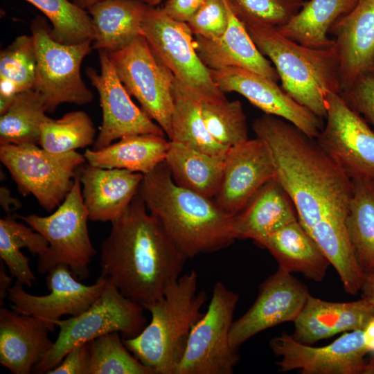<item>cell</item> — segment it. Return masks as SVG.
<instances>
[{
  "mask_svg": "<svg viewBox=\"0 0 374 374\" xmlns=\"http://www.w3.org/2000/svg\"><path fill=\"white\" fill-rule=\"evenodd\" d=\"M144 310L123 296L108 279L104 291L89 308L78 316L55 322L60 328L57 337L33 371L47 373L73 348L102 335L117 332L124 338L136 336L146 326Z\"/></svg>",
  "mask_w": 374,
  "mask_h": 374,
  "instance_id": "obj_6",
  "label": "cell"
},
{
  "mask_svg": "<svg viewBox=\"0 0 374 374\" xmlns=\"http://www.w3.org/2000/svg\"><path fill=\"white\" fill-rule=\"evenodd\" d=\"M272 179L275 168L267 145L258 137L249 139L228 149L221 184L213 199L224 211L235 215Z\"/></svg>",
  "mask_w": 374,
  "mask_h": 374,
  "instance_id": "obj_19",
  "label": "cell"
},
{
  "mask_svg": "<svg viewBox=\"0 0 374 374\" xmlns=\"http://www.w3.org/2000/svg\"><path fill=\"white\" fill-rule=\"evenodd\" d=\"M360 292L374 305V272L364 274Z\"/></svg>",
  "mask_w": 374,
  "mask_h": 374,
  "instance_id": "obj_47",
  "label": "cell"
},
{
  "mask_svg": "<svg viewBox=\"0 0 374 374\" xmlns=\"http://www.w3.org/2000/svg\"><path fill=\"white\" fill-rule=\"evenodd\" d=\"M209 70L213 80L224 93L242 95L265 114L291 123L311 138L317 139L323 129V119L295 101L277 82L242 68Z\"/></svg>",
  "mask_w": 374,
  "mask_h": 374,
  "instance_id": "obj_17",
  "label": "cell"
},
{
  "mask_svg": "<svg viewBox=\"0 0 374 374\" xmlns=\"http://www.w3.org/2000/svg\"><path fill=\"white\" fill-rule=\"evenodd\" d=\"M141 35L175 80L200 101L226 98L213 80L209 69L198 56L193 34L187 23L169 17L161 8L150 7Z\"/></svg>",
  "mask_w": 374,
  "mask_h": 374,
  "instance_id": "obj_11",
  "label": "cell"
},
{
  "mask_svg": "<svg viewBox=\"0 0 374 374\" xmlns=\"http://www.w3.org/2000/svg\"><path fill=\"white\" fill-rule=\"evenodd\" d=\"M139 193L186 260L236 240L233 215L213 199L177 185L164 161L143 175Z\"/></svg>",
  "mask_w": 374,
  "mask_h": 374,
  "instance_id": "obj_3",
  "label": "cell"
},
{
  "mask_svg": "<svg viewBox=\"0 0 374 374\" xmlns=\"http://www.w3.org/2000/svg\"><path fill=\"white\" fill-rule=\"evenodd\" d=\"M238 19L247 26L278 28L304 4L302 0H226Z\"/></svg>",
  "mask_w": 374,
  "mask_h": 374,
  "instance_id": "obj_41",
  "label": "cell"
},
{
  "mask_svg": "<svg viewBox=\"0 0 374 374\" xmlns=\"http://www.w3.org/2000/svg\"><path fill=\"white\" fill-rule=\"evenodd\" d=\"M75 5L79 8L86 10L91 7L92 6L101 2L105 0H70Z\"/></svg>",
  "mask_w": 374,
  "mask_h": 374,
  "instance_id": "obj_50",
  "label": "cell"
},
{
  "mask_svg": "<svg viewBox=\"0 0 374 374\" xmlns=\"http://www.w3.org/2000/svg\"><path fill=\"white\" fill-rule=\"evenodd\" d=\"M100 72L87 68L86 74L99 94L103 112L100 132L94 150L110 145L114 140L136 134L165 136L162 128L132 101L120 80L108 52L99 51Z\"/></svg>",
  "mask_w": 374,
  "mask_h": 374,
  "instance_id": "obj_15",
  "label": "cell"
},
{
  "mask_svg": "<svg viewBox=\"0 0 374 374\" xmlns=\"http://www.w3.org/2000/svg\"><path fill=\"white\" fill-rule=\"evenodd\" d=\"M359 0H310L285 24L277 28L283 36L313 48L335 45L328 34L335 23Z\"/></svg>",
  "mask_w": 374,
  "mask_h": 374,
  "instance_id": "obj_29",
  "label": "cell"
},
{
  "mask_svg": "<svg viewBox=\"0 0 374 374\" xmlns=\"http://www.w3.org/2000/svg\"><path fill=\"white\" fill-rule=\"evenodd\" d=\"M340 95L353 110L360 114L374 130V73L358 78Z\"/></svg>",
  "mask_w": 374,
  "mask_h": 374,
  "instance_id": "obj_43",
  "label": "cell"
},
{
  "mask_svg": "<svg viewBox=\"0 0 374 374\" xmlns=\"http://www.w3.org/2000/svg\"><path fill=\"white\" fill-rule=\"evenodd\" d=\"M54 323L14 310H0V363L14 374H29L53 342Z\"/></svg>",
  "mask_w": 374,
  "mask_h": 374,
  "instance_id": "obj_21",
  "label": "cell"
},
{
  "mask_svg": "<svg viewBox=\"0 0 374 374\" xmlns=\"http://www.w3.org/2000/svg\"><path fill=\"white\" fill-rule=\"evenodd\" d=\"M10 196V191L5 186L1 188V204L6 212H9L10 206L15 205L19 207V204Z\"/></svg>",
  "mask_w": 374,
  "mask_h": 374,
  "instance_id": "obj_49",
  "label": "cell"
},
{
  "mask_svg": "<svg viewBox=\"0 0 374 374\" xmlns=\"http://www.w3.org/2000/svg\"><path fill=\"white\" fill-rule=\"evenodd\" d=\"M206 299L204 291L197 292L195 271L181 275L145 308L150 322L136 336L123 339L125 345L153 374H174Z\"/></svg>",
  "mask_w": 374,
  "mask_h": 374,
  "instance_id": "obj_4",
  "label": "cell"
},
{
  "mask_svg": "<svg viewBox=\"0 0 374 374\" xmlns=\"http://www.w3.org/2000/svg\"><path fill=\"white\" fill-rule=\"evenodd\" d=\"M310 293L292 273L278 267L259 287L256 300L237 321L230 332L236 349L256 334L282 323L294 321Z\"/></svg>",
  "mask_w": 374,
  "mask_h": 374,
  "instance_id": "obj_18",
  "label": "cell"
},
{
  "mask_svg": "<svg viewBox=\"0 0 374 374\" xmlns=\"http://www.w3.org/2000/svg\"><path fill=\"white\" fill-rule=\"evenodd\" d=\"M0 160L24 195H33L41 206L51 211L71 190L86 159L75 151L51 152L36 144L0 143Z\"/></svg>",
  "mask_w": 374,
  "mask_h": 374,
  "instance_id": "obj_9",
  "label": "cell"
},
{
  "mask_svg": "<svg viewBox=\"0 0 374 374\" xmlns=\"http://www.w3.org/2000/svg\"><path fill=\"white\" fill-rule=\"evenodd\" d=\"M337 271L344 289L351 295L361 290L364 273L355 256L346 222H326L310 233Z\"/></svg>",
  "mask_w": 374,
  "mask_h": 374,
  "instance_id": "obj_35",
  "label": "cell"
},
{
  "mask_svg": "<svg viewBox=\"0 0 374 374\" xmlns=\"http://www.w3.org/2000/svg\"><path fill=\"white\" fill-rule=\"evenodd\" d=\"M206 0H167L161 10L169 17L187 23Z\"/></svg>",
  "mask_w": 374,
  "mask_h": 374,
  "instance_id": "obj_45",
  "label": "cell"
},
{
  "mask_svg": "<svg viewBox=\"0 0 374 374\" xmlns=\"http://www.w3.org/2000/svg\"><path fill=\"white\" fill-rule=\"evenodd\" d=\"M225 1L228 12L227 28L218 39L195 36V46L198 56L209 69L242 68L278 82L279 76L275 67L258 50L244 24Z\"/></svg>",
  "mask_w": 374,
  "mask_h": 374,
  "instance_id": "obj_24",
  "label": "cell"
},
{
  "mask_svg": "<svg viewBox=\"0 0 374 374\" xmlns=\"http://www.w3.org/2000/svg\"><path fill=\"white\" fill-rule=\"evenodd\" d=\"M296 220L298 217L292 202L276 179H272L233 215V231L236 239H251L258 243Z\"/></svg>",
  "mask_w": 374,
  "mask_h": 374,
  "instance_id": "obj_25",
  "label": "cell"
},
{
  "mask_svg": "<svg viewBox=\"0 0 374 374\" xmlns=\"http://www.w3.org/2000/svg\"><path fill=\"white\" fill-rule=\"evenodd\" d=\"M164 162L177 185L214 199L222 178L224 159L170 141Z\"/></svg>",
  "mask_w": 374,
  "mask_h": 374,
  "instance_id": "obj_30",
  "label": "cell"
},
{
  "mask_svg": "<svg viewBox=\"0 0 374 374\" xmlns=\"http://www.w3.org/2000/svg\"><path fill=\"white\" fill-rule=\"evenodd\" d=\"M353 184L346 229L362 271L373 273L374 183L366 179H353Z\"/></svg>",
  "mask_w": 374,
  "mask_h": 374,
  "instance_id": "obj_32",
  "label": "cell"
},
{
  "mask_svg": "<svg viewBox=\"0 0 374 374\" xmlns=\"http://www.w3.org/2000/svg\"><path fill=\"white\" fill-rule=\"evenodd\" d=\"M170 140L165 136L136 134L124 136L100 150L87 149V163L103 168H121L145 175L164 161Z\"/></svg>",
  "mask_w": 374,
  "mask_h": 374,
  "instance_id": "obj_28",
  "label": "cell"
},
{
  "mask_svg": "<svg viewBox=\"0 0 374 374\" xmlns=\"http://www.w3.org/2000/svg\"><path fill=\"white\" fill-rule=\"evenodd\" d=\"M200 106L204 123L219 143L230 148L249 139L247 118L240 100H203Z\"/></svg>",
  "mask_w": 374,
  "mask_h": 374,
  "instance_id": "obj_39",
  "label": "cell"
},
{
  "mask_svg": "<svg viewBox=\"0 0 374 374\" xmlns=\"http://www.w3.org/2000/svg\"><path fill=\"white\" fill-rule=\"evenodd\" d=\"M150 7L141 0H105L88 8L94 30L93 47L109 53L127 46L141 35Z\"/></svg>",
  "mask_w": 374,
  "mask_h": 374,
  "instance_id": "obj_27",
  "label": "cell"
},
{
  "mask_svg": "<svg viewBox=\"0 0 374 374\" xmlns=\"http://www.w3.org/2000/svg\"><path fill=\"white\" fill-rule=\"evenodd\" d=\"M114 332L89 341L88 374H153L130 350Z\"/></svg>",
  "mask_w": 374,
  "mask_h": 374,
  "instance_id": "obj_40",
  "label": "cell"
},
{
  "mask_svg": "<svg viewBox=\"0 0 374 374\" xmlns=\"http://www.w3.org/2000/svg\"><path fill=\"white\" fill-rule=\"evenodd\" d=\"M325 118L316 139L320 146L352 180L374 183V130L337 93L327 97Z\"/></svg>",
  "mask_w": 374,
  "mask_h": 374,
  "instance_id": "obj_14",
  "label": "cell"
},
{
  "mask_svg": "<svg viewBox=\"0 0 374 374\" xmlns=\"http://www.w3.org/2000/svg\"><path fill=\"white\" fill-rule=\"evenodd\" d=\"M50 21L53 38L60 43L76 44L93 42L94 30L90 15L70 0H26Z\"/></svg>",
  "mask_w": 374,
  "mask_h": 374,
  "instance_id": "obj_37",
  "label": "cell"
},
{
  "mask_svg": "<svg viewBox=\"0 0 374 374\" xmlns=\"http://www.w3.org/2000/svg\"><path fill=\"white\" fill-rule=\"evenodd\" d=\"M246 28L258 50L275 67L284 91L325 118L328 96L341 91L335 46L310 48L283 36L276 28Z\"/></svg>",
  "mask_w": 374,
  "mask_h": 374,
  "instance_id": "obj_5",
  "label": "cell"
},
{
  "mask_svg": "<svg viewBox=\"0 0 374 374\" xmlns=\"http://www.w3.org/2000/svg\"><path fill=\"white\" fill-rule=\"evenodd\" d=\"M51 29L42 17L32 21L37 60L33 89L42 96L47 112H53L65 103L78 105L91 103L93 94L81 77L80 66L91 50V42L60 43L53 38Z\"/></svg>",
  "mask_w": 374,
  "mask_h": 374,
  "instance_id": "obj_10",
  "label": "cell"
},
{
  "mask_svg": "<svg viewBox=\"0 0 374 374\" xmlns=\"http://www.w3.org/2000/svg\"><path fill=\"white\" fill-rule=\"evenodd\" d=\"M89 220L110 222L120 217L139 192L143 175L89 163L78 171Z\"/></svg>",
  "mask_w": 374,
  "mask_h": 374,
  "instance_id": "obj_22",
  "label": "cell"
},
{
  "mask_svg": "<svg viewBox=\"0 0 374 374\" xmlns=\"http://www.w3.org/2000/svg\"><path fill=\"white\" fill-rule=\"evenodd\" d=\"M141 1L151 7H154L159 5L163 0H141Z\"/></svg>",
  "mask_w": 374,
  "mask_h": 374,
  "instance_id": "obj_51",
  "label": "cell"
},
{
  "mask_svg": "<svg viewBox=\"0 0 374 374\" xmlns=\"http://www.w3.org/2000/svg\"><path fill=\"white\" fill-rule=\"evenodd\" d=\"M107 281L108 278L100 276L94 284L84 285L67 265L59 264L46 276L48 294H31L16 281L9 290L8 299L12 310L55 324L62 316L76 317L89 308L101 295Z\"/></svg>",
  "mask_w": 374,
  "mask_h": 374,
  "instance_id": "obj_16",
  "label": "cell"
},
{
  "mask_svg": "<svg viewBox=\"0 0 374 374\" xmlns=\"http://www.w3.org/2000/svg\"><path fill=\"white\" fill-rule=\"evenodd\" d=\"M26 247L32 255H44L48 247L45 238L32 227L17 222L8 213L0 220V257L10 274L24 285L32 287L35 275L29 266V258L21 249Z\"/></svg>",
  "mask_w": 374,
  "mask_h": 374,
  "instance_id": "obj_34",
  "label": "cell"
},
{
  "mask_svg": "<svg viewBox=\"0 0 374 374\" xmlns=\"http://www.w3.org/2000/svg\"><path fill=\"white\" fill-rule=\"evenodd\" d=\"M80 185L77 172L71 190L50 215L17 216L43 235L48 243L46 253L39 257V274L48 273L57 265L64 264L78 280H84L89 276V266L96 250L89 235V216Z\"/></svg>",
  "mask_w": 374,
  "mask_h": 374,
  "instance_id": "obj_7",
  "label": "cell"
},
{
  "mask_svg": "<svg viewBox=\"0 0 374 374\" xmlns=\"http://www.w3.org/2000/svg\"><path fill=\"white\" fill-rule=\"evenodd\" d=\"M269 346L280 358L282 372L298 370L303 374H371L374 364L366 359L371 353L364 344L363 330L345 332L330 344L313 347L283 333L271 338Z\"/></svg>",
  "mask_w": 374,
  "mask_h": 374,
  "instance_id": "obj_13",
  "label": "cell"
},
{
  "mask_svg": "<svg viewBox=\"0 0 374 374\" xmlns=\"http://www.w3.org/2000/svg\"><path fill=\"white\" fill-rule=\"evenodd\" d=\"M257 244L267 249L279 267L321 281L330 265L321 249L299 220L269 234Z\"/></svg>",
  "mask_w": 374,
  "mask_h": 374,
  "instance_id": "obj_26",
  "label": "cell"
},
{
  "mask_svg": "<svg viewBox=\"0 0 374 374\" xmlns=\"http://www.w3.org/2000/svg\"><path fill=\"white\" fill-rule=\"evenodd\" d=\"M192 33L206 39L220 38L228 25L225 0H206L187 22Z\"/></svg>",
  "mask_w": 374,
  "mask_h": 374,
  "instance_id": "obj_42",
  "label": "cell"
},
{
  "mask_svg": "<svg viewBox=\"0 0 374 374\" xmlns=\"http://www.w3.org/2000/svg\"><path fill=\"white\" fill-rule=\"evenodd\" d=\"M37 60L33 35H21L0 53V115L19 93L33 89Z\"/></svg>",
  "mask_w": 374,
  "mask_h": 374,
  "instance_id": "obj_33",
  "label": "cell"
},
{
  "mask_svg": "<svg viewBox=\"0 0 374 374\" xmlns=\"http://www.w3.org/2000/svg\"><path fill=\"white\" fill-rule=\"evenodd\" d=\"M330 33L334 35L342 91L360 77L374 73V0H359Z\"/></svg>",
  "mask_w": 374,
  "mask_h": 374,
  "instance_id": "obj_20",
  "label": "cell"
},
{
  "mask_svg": "<svg viewBox=\"0 0 374 374\" xmlns=\"http://www.w3.org/2000/svg\"><path fill=\"white\" fill-rule=\"evenodd\" d=\"M100 244V276L144 308L161 299L186 260L139 192Z\"/></svg>",
  "mask_w": 374,
  "mask_h": 374,
  "instance_id": "obj_2",
  "label": "cell"
},
{
  "mask_svg": "<svg viewBox=\"0 0 374 374\" xmlns=\"http://www.w3.org/2000/svg\"><path fill=\"white\" fill-rule=\"evenodd\" d=\"M256 136L267 145L275 179L309 233L324 222H346L353 180L317 140L291 123L265 114L252 124Z\"/></svg>",
  "mask_w": 374,
  "mask_h": 374,
  "instance_id": "obj_1",
  "label": "cell"
},
{
  "mask_svg": "<svg viewBox=\"0 0 374 374\" xmlns=\"http://www.w3.org/2000/svg\"><path fill=\"white\" fill-rule=\"evenodd\" d=\"M108 54L127 92L170 140L175 82L172 73L157 58L142 35L125 48Z\"/></svg>",
  "mask_w": 374,
  "mask_h": 374,
  "instance_id": "obj_12",
  "label": "cell"
},
{
  "mask_svg": "<svg viewBox=\"0 0 374 374\" xmlns=\"http://www.w3.org/2000/svg\"><path fill=\"white\" fill-rule=\"evenodd\" d=\"M42 96L34 89L17 94L0 117V143L39 145L41 127L49 119Z\"/></svg>",
  "mask_w": 374,
  "mask_h": 374,
  "instance_id": "obj_36",
  "label": "cell"
},
{
  "mask_svg": "<svg viewBox=\"0 0 374 374\" xmlns=\"http://www.w3.org/2000/svg\"><path fill=\"white\" fill-rule=\"evenodd\" d=\"M93 121L83 111H74L58 119L49 118L41 127L39 146L51 152L75 151L94 143Z\"/></svg>",
  "mask_w": 374,
  "mask_h": 374,
  "instance_id": "obj_38",
  "label": "cell"
},
{
  "mask_svg": "<svg viewBox=\"0 0 374 374\" xmlns=\"http://www.w3.org/2000/svg\"><path fill=\"white\" fill-rule=\"evenodd\" d=\"M364 341L371 353L374 352V316L363 330Z\"/></svg>",
  "mask_w": 374,
  "mask_h": 374,
  "instance_id": "obj_48",
  "label": "cell"
},
{
  "mask_svg": "<svg viewBox=\"0 0 374 374\" xmlns=\"http://www.w3.org/2000/svg\"><path fill=\"white\" fill-rule=\"evenodd\" d=\"M374 316L366 298L351 302H330L309 294L294 323L292 337L311 345L340 332L364 330Z\"/></svg>",
  "mask_w": 374,
  "mask_h": 374,
  "instance_id": "obj_23",
  "label": "cell"
},
{
  "mask_svg": "<svg viewBox=\"0 0 374 374\" xmlns=\"http://www.w3.org/2000/svg\"><path fill=\"white\" fill-rule=\"evenodd\" d=\"M89 342L77 345L48 374H88Z\"/></svg>",
  "mask_w": 374,
  "mask_h": 374,
  "instance_id": "obj_44",
  "label": "cell"
},
{
  "mask_svg": "<svg viewBox=\"0 0 374 374\" xmlns=\"http://www.w3.org/2000/svg\"><path fill=\"white\" fill-rule=\"evenodd\" d=\"M5 263L1 260L0 262V305H3L4 300L8 297L11 286L12 279L6 272Z\"/></svg>",
  "mask_w": 374,
  "mask_h": 374,
  "instance_id": "obj_46",
  "label": "cell"
},
{
  "mask_svg": "<svg viewBox=\"0 0 374 374\" xmlns=\"http://www.w3.org/2000/svg\"><path fill=\"white\" fill-rule=\"evenodd\" d=\"M239 296L217 281L208 307L190 332L174 374H231L239 362L230 343L233 314Z\"/></svg>",
  "mask_w": 374,
  "mask_h": 374,
  "instance_id": "obj_8",
  "label": "cell"
},
{
  "mask_svg": "<svg viewBox=\"0 0 374 374\" xmlns=\"http://www.w3.org/2000/svg\"><path fill=\"white\" fill-rule=\"evenodd\" d=\"M172 94L174 109L170 141L224 159L229 148L216 141L208 132L202 116L200 100L175 79Z\"/></svg>",
  "mask_w": 374,
  "mask_h": 374,
  "instance_id": "obj_31",
  "label": "cell"
}]
</instances>
